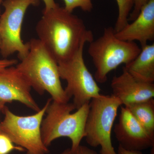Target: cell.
I'll return each instance as SVG.
<instances>
[{
    "label": "cell",
    "mask_w": 154,
    "mask_h": 154,
    "mask_svg": "<svg viewBox=\"0 0 154 154\" xmlns=\"http://www.w3.org/2000/svg\"><path fill=\"white\" fill-rule=\"evenodd\" d=\"M36 30L38 39L57 63L72 57L83 43L94 40L82 19L58 4L49 11H42Z\"/></svg>",
    "instance_id": "obj_1"
},
{
    "label": "cell",
    "mask_w": 154,
    "mask_h": 154,
    "mask_svg": "<svg viewBox=\"0 0 154 154\" xmlns=\"http://www.w3.org/2000/svg\"><path fill=\"white\" fill-rule=\"evenodd\" d=\"M28 54L16 68L38 94L48 93L53 101L67 103V96L61 84L58 64L40 40L32 38L29 41Z\"/></svg>",
    "instance_id": "obj_2"
},
{
    "label": "cell",
    "mask_w": 154,
    "mask_h": 154,
    "mask_svg": "<svg viewBox=\"0 0 154 154\" xmlns=\"http://www.w3.org/2000/svg\"><path fill=\"white\" fill-rule=\"evenodd\" d=\"M75 109L72 103H60L52 99L46 109V117L42 119L41 126L42 138L47 147L57 139L66 137L72 141V154L76 150L85 137L89 103L72 113Z\"/></svg>",
    "instance_id": "obj_3"
},
{
    "label": "cell",
    "mask_w": 154,
    "mask_h": 154,
    "mask_svg": "<svg viewBox=\"0 0 154 154\" xmlns=\"http://www.w3.org/2000/svg\"><path fill=\"white\" fill-rule=\"evenodd\" d=\"M89 43L88 53L96 69L94 79L101 84L106 82L110 72L132 61L141 51L135 42L117 38L112 27L105 28L102 36Z\"/></svg>",
    "instance_id": "obj_4"
},
{
    "label": "cell",
    "mask_w": 154,
    "mask_h": 154,
    "mask_svg": "<svg viewBox=\"0 0 154 154\" xmlns=\"http://www.w3.org/2000/svg\"><path fill=\"white\" fill-rule=\"evenodd\" d=\"M122 104L113 95L91 99L85 126L86 141L93 147L100 146V154H117L111 140V131Z\"/></svg>",
    "instance_id": "obj_5"
},
{
    "label": "cell",
    "mask_w": 154,
    "mask_h": 154,
    "mask_svg": "<svg viewBox=\"0 0 154 154\" xmlns=\"http://www.w3.org/2000/svg\"><path fill=\"white\" fill-rule=\"evenodd\" d=\"M52 99H48L42 109L34 115H16L5 106V117L0 122V132L8 137L15 144L25 149L27 154H47L49 150L42 138V122Z\"/></svg>",
    "instance_id": "obj_6"
},
{
    "label": "cell",
    "mask_w": 154,
    "mask_h": 154,
    "mask_svg": "<svg viewBox=\"0 0 154 154\" xmlns=\"http://www.w3.org/2000/svg\"><path fill=\"white\" fill-rule=\"evenodd\" d=\"M2 4L5 10L0 16V52L5 58L17 52L22 60L30 49L29 42L24 43L21 38L23 19L28 8L38 6L40 0H4Z\"/></svg>",
    "instance_id": "obj_7"
},
{
    "label": "cell",
    "mask_w": 154,
    "mask_h": 154,
    "mask_svg": "<svg viewBox=\"0 0 154 154\" xmlns=\"http://www.w3.org/2000/svg\"><path fill=\"white\" fill-rule=\"evenodd\" d=\"M85 45L83 43L69 59L57 63L60 79L67 82L65 92L69 99L73 97L72 103L77 110L101 95V89L85 63Z\"/></svg>",
    "instance_id": "obj_8"
},
{
    "label": "cell",
    "mask_w": 154,
    "mask_h": 154,
    "mask_svg": "<svg viewBox=\"0 0 154 154\" xmlns=\"http://www.w3.org/2000/svg\"><path fill=\"white\" fill-rule=\"evenodd\" d=\"M113 131L119 145L127 149L141 151L154 147V135L147 131L125 107L121 106Z\"/></svg>",
    "instance_id": "obj_9"
},
{
    "label": "cell",
    "mask_w": 154,
    "mask_h": 154,
    "mask_svg": "<svg viewBox=\"0 0 154 154\" xmlns=\"http://www.w3.org/2000/svg\"><path fill=\"white\" fill-rule=\"evenodd\" d=\"M31 87L16 67L0 71V102L18 101L36 112L40 110L30 94Z\"/></svg>",
    "instance_id": "obj_10"
},
{
    "label": "cell",
    "mask_w": 154,
    "mask_h": 154,
    "mask_svg": "<svg viewBox=\"0 0 154 154\" xmlns=\"http://www.w3.org/2000/svg\"><path fill=\"white\" fill-rule=\"evenodd\" d=\"M111 87L112 95L125 106L154 97V83L143 82L136 79L123 69L121 75L113 77Z\"/></svg>",
    "instance_id": "obj_11"
},
{
    "label": "cell",
    "mask_w": 154,
    "mask_h": 154,
    "mask_svg": "<svg viewBox=\"0 0 154 154\" xmlns=\"http://www.w3.org/2000/svg\"><path fill=\"white\" fill-rule=\"evenodd\" d=\"M116 36L125 41L139 42L141 47L154 40V0H149L132 23H128Z\"/></svg>",
    "instance_id": "obj_12"
},
{
    "label": "cell",
    "mask_w": 154,
    "mask_h": 154,
    "mask_svg": "<svg viewBox=\"0 0 154 154\" xmlns=\"http://www.w3.org/2000/svg\"><path fill=\"white\" fill-rule=\"evenodd\" d=\"M123 69L136 79L154 83V43L141 47L139 54Z\"/></svg>",
    "instance_id": "obj_13"
},
{
    "label": "cell",
    "mask_w": 154,
    "mask_h": 154,
    "mask_svg": "<svg viewBox=\"0 0 154 154\" xmlns=\"http://www.w3.org/2000/svg\"><path fill=\"white\" fill-rule=\"evenodd\" d=\"M125 107L147 131L154 135L153 98Z\"/></svg>",
    "instance_id": "obj_14"
},
{
    "label": "cell",
    "mask_w": 154,
    "mask_h": 154,
    "mask_svg": "<svg viewBox=\"0 0 154 154\" xmlns=\"http://www.w3.org/2000/svg\"><path fill=\"white\" fill-rule=\"evenodd\" d=\"M118 14L114 30L116 33L122 30L128 23V17L134 5V0H116Z\"/></svg>",
    "instance_id": "obj_15"
},
{
    "label": "cell",
    "mask_w": 154,
    "mask_h": 154,
    "mask_svg": "<svg viewBox=\"0 0 154 154\" xmlns=\"http://www.w3.org/2000/svg\"><path fill=\"white\" fill-rule=\"evenodd\" d=\"M64 3V9L69 13L76 8H80L85 12H91L93 9L92 0H63Z\"/></svg>",
    "instance_id": "obj_16"
},
{
    "label": "cell",
    "mask_w": 154,
    "mask_h": 154,
    "mask_svg": "<svg viewBox=\"0 0 154 154\" xmlns=\"http://www.w3.org/2000/svg\"><path fill=\"white\" fill-rule=\"evenodd\" d=\"M14 150L23 152L25 149L19 146H15L8 137L0 132V154H9Z\"/></svg>",
    "instance_id": "obj_17"
},
{
    "label": "cell",
    "mask_w": 154,
    "mask_h": 154,
    "mask_svg": "<svg viewBox=\"0 0 154 154\" xmlns=\"http://www.w3.org/2000/svg\"><path fill=\"white\" fill-rule=\"evenodd\" d=\"M149 0H134V5L128 17V21L134 20L140 12L141 9L148 2Z\"/></svg>",
    "instance_id": "obj_18"
},
{
    "label": "cell",
    "mask_w": 154,
    "mask_h": 154,
    "mask_svg": "<svg viewBox=\"0 0 154 154\" xmlns=\"http://www.w3.org/2000/svg\"><path fill=\"white\" fill-rule=\"evenodd\" d=\"M18 63L16 59L8 60L7 59L0 60V71L8 67L16 65Z\"/></svg>",
    "instance_id": "obj_19"
},
{
    "label": "cell",
    "mask_w": 154,
    "mask_h": 154,
    "mask_svg": "<svg viewBox=\"0 0 154 154\" xmlns=\"http://www.w3.org/2000/svg\"><path fill=\"white\" fill-rule=\"evenodd\" d=\"M73 154H98L94 150L86 146L80 145Z\"/></svg>",
    "instance_id": "obj_20"
},
{
    "label": "cell",
    "mask_w": 154,
    "mask_h": 154,
    "mask_svg": "<svg viewBox=\"0 0 154 154\" xmlns=\"http://www.w3.org/2000/svg\"><path fill=\"white\" fill-rule=\"evenodd\" d=\"M117 154H142L140 151L127 149L122 147L119 145L117 149Z\"/></svg>",
    "instance_id": "obj_21"
},
{
    "label": "cell",
    "mask_w": 154,
    "mask_h": 154,
    "mask_svg": "<svg viewBox=\"0 0 154 154\" xmlns=\"http://www.w3.org/2000/svg\"><path fill=\"white\" fill-rule=\"evenodd\" d=\"M45 4L44 9L43 11H49L51 9L54 8L57 5V3H55L54 0H42Z\"/></svg>",
    "instance_id": "obj_22"
},
{
    "label": "cell",
    "mask_w": 154,
    "mask_h": 154,
    "mask_svg": "<svg viewBox=\"0 0 154 154\" xmlns=\"http://www.w3.org/2000/svg\"><path fill=\"white\" fill-rule=\"evenodd\" d=\"M61 154H72V153L70 149L69 148L64 151Z\"/></svg>",
    "instance_id": "obj_23"
},
{
    "label": "cell",
    "mask_w": 154,
    "mask_h": 154,
    "mask_svg": "<svg viewBox=\"0 0 154 154\" xmlns=\"http://www.w3.org/2000/svg\"><path fill=\"white\" fill-rule=\"evenodd\" d=\"M5 103H3V102H0V112L1 111H2L3 109H4V107L5 106Z\"/></svg>",
    "instance_id": "obj_24"
},
{
    "label": "cell",
    "mask_w": 154,
    "mask_h": 154,
    "mask_svg": "<svg viewBox=\"0 0 154 154\" xmlns=\"http://www.w3.org/2000/svg\"><path fill=\"white\" fill-rule=\"evenodd\" d=\"M3 0H0V5H1V4H2V3Z\"/></svg>",
    "instance_id": "obj_25"
},
{
    "label": "cell",
    "mask_w": 154,
    "mask_h": 154,
    "mask_svg": "<svg viewBox=\"0 0 154 154\" xmlns=\"http://www.w3.org/2000/svg\"><path fill=\"white\" fill-rule=\"evenodd\" d=\"M1 38H0V47H1Z\"/></svg>",
    "instance_id": "obj_26"
},
{
    "label": "cell",
    "mask_w": 154,
    "mask_h": 154,
    "mask_svg": "<svg viewBox=\"0 0 154 154\" xmlns=\"http://www.w3.org/2000/svg\"><path fill=\"white\" fill-rule=\"evenodd\" d=\"M1 9H0V16H1Z\"/></svg>",
    "instance_id": "obj_27"
}]
</instances>
